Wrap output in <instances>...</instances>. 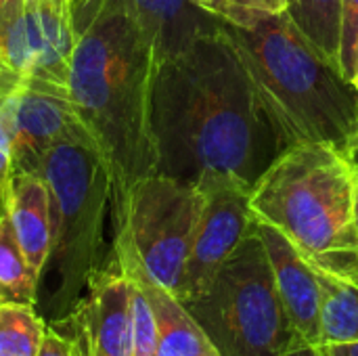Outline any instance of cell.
I'll return each instance as SVG.
<instances>
[{
    "mask_svg": "<svg viewBox=\"0 0 358 356\" xmlns=\"http://www.w3.org/2000/svg\"><path fill=\"white\" fill-rule=\"evenodd\" d=\"M151 128L157 172L193 185L224 172L254 189L292 147L222 29L157 65Z\"/></svg>",
    "mask_w": 358,
    "mask_h": 356,
    "instance_id": "6da1fadb",
    "label": "cell"
},
{
    "mask_svg": "<svg viewBox=\"0 0 358 356\" xmlns=\"http://www.w3.org/2000/svg\"><path fill=\"white\" fill-rule=\"evenodd\" d=\"M71 10L78 40L67 90L109 168L113 206L134 183L157 172L151 128L157 59L126 0H71Z\"/></svg>",
    "mask_w": 358,
    "mask_h": 356,
    "instance_id": "7a4b0ae2",
    "label": "cell"
},
{
    "mask_svg": "<svg viewBox=\"0 0 358 356\" xmlns=\"http://www.w3.org/2000/svg\"><path fill=\"white\" fill-rule=\"evenodd\" d=\"M222 36L292 145L319 143L350 151L358 138V88L287 13L248 25L222 21Z\"/></svg>",
    "mask_w": 358,
    "mask_h": 356,
    "instance_id": "3957f363",
    "label": "cell"
},
{
    "mask_svg": "<svg viewBox=\"0 0 358 356\" xmlns=\"http://www.w3.org/2000/svg\"><path fill=\"white\" fill-rule=\"evenodd\" d=\"M38 172L52 201V245L42 275L50 279L46 313L59 321L78 306L107 258L103 229L113 180L96 147L84 141L46 151Z\"/></svg>",
    "mask_w": 358,
    "mask_h": 356,
    "instance_id": "277c9868",
    "label": "cell"
},
{
    "mask_svg": "<svg viewBox=\"0 0 358 356\" xmlns=\"http://www.w3.org/2000/svg\"><path fill=\"white\" fill-rule=\"evenodd\" d=\"M252 210L308 260L358 248L352 164L336 147L319 143L287 147L254 185Z\"/></svg>",
    "mask_w": 358,
    "mask_h": 356,
    "instance_id": "5b68a950",
    "label": "cell"
},
{
    "mask_svg": "<svg viewBox=\"0 0 358 356\" xmlns=\"http://www.w3.org/2000/svg\"><path fill=\"white\" fill-rule=\"evenodd\" d=\"M182 304L220 356H285L308 344L279 296L256 225L208 290Z\"/></svg>",
    "mask_w": 358,
    "mask_h": 356,
    "instance_id": "8992f818",
    "label": "cell"
},
{
    "mask_svg": "<svg viewBox=\"0 0 358 356\" xmlns=\"http://www.w3.org/2000/svg\"><path fill=\"white\" fill-rule=\"evenodd\" d=\"M201 208L203 191L197 185L155 172L111 206L113 235L124 237L145 271L176 296Z\"/></svg>",
    "mask_w": 358,
    "mask_h": 356,
    "instance_id": "52a82bcc",
    "label": "cell"
},
{
    "mask_svg": "<svg viewBox=\"0 0 358 356\" xmlns=\"http://www.w3.org/2000/svg\"><path fill=\"white\" fill-rule=\"evenodd\" d=\"M197 187L203 191V208L195 229L193 248L182 273L176 298L193 300L208 290L224 260L254 231L252 187L224 172L206 174Z\"/></svg>",
    "mask_w": 358,
    "mask_h": 356,
    "instance_id": "ba28073f",
    "label": "cell"
},
{
    "mask_svg": "<svg viewBox=\"0 0 358 356\" xmlns=\"http://www.w3.org/2000/svg\"><path fill=\"white\" fill-rule=\"evenodd\" d=\"M0 118L13 143V172H38L46 151L61 143H90L69 90L42 80H21L2 101Z\"/></svg>",
    "mask_w": 358,
    "mask_h": 356,
    "instance_id": "9c48e42d",
    "label": "cell"
},
{
    "mask_svg": "<svg viewBox=\"0 0 358 356\" xmlns=\"http://www.w3.org/2000/svg\"><path fill=\"white\" fill-rule=\"evenodd\" d=\"M76 40L71 0H29L0 42V67L67 88Z\"/></svg>",
    "mask_w": 358,
    "mask_h": 356,
    "instance_id": "30bf717a",
    "label": "cell"
},
{
    "mask_svg": "<svg viewBox=\"0 0 358 356\" xmlns=\"http://www.w3.org/2000/svg\"><path fill=\"white\" fill-rule=\"evenodd\" d=\"M92 356H132L130 281L111 252L73 308Z\"/></svg>",
    "mask_w": 358,
    "mask_h": 356,
    "instance_id": "8fae6325",
    "label": "cell"
},
{
    "mask_svg": "<svg viewBox=\"0 0 358 356\" xmlns=\"http://www.w3.org/2000/svg\"><path fill=\"white\" fill-rule=\"evenodd\" d=\"M109 252L126 277L143 290L151 304L157 325V356H206L214 353L210 340L189 315L185 304L145 271L138 256L124 237L113 235Z\"/></svg>",
    "mask_w": 358,
    "mask_h": 356,
    "instance_id": "7c38bea8",
    "label": "cell"
},
{
    "mask_svg": "<svg viewBox=\"0 0 358 356\" xmlns=\"http://www.w3.org/2000/svg\"><path fill=\"white\" fill-rule=\"evenodd\" d=\"M256 231L264 243L279 296L294 325L308 344H319L321 287L315 264L275 227L256 218Z\"/></svg>",
    "mask_w": 358,
    "mask_h": 356,
    "instance_id": "4fadbf2b",
    "label": "cell"
},
{
    "mask_svg": "<svg viewBox=\"0 0 358 356\" xmlns=\"http://www.w3.org/2000/svg\"><path fill=\"white\" fill-rule=\"evenodd\" d=\"M0 206L15 229L29 269L42 283L52 245V201L44 176L15 170L2 191Z\"/></svg>",
    "mask_w": 358,
    "mask_h": 356,
    "instance_id": "5bb4252c",
    "label": "cell"
},
{
    "mask_svg": "<svg viewBox=\"0 0 358 356\" xmlns=\"http://www.w3.org/2000/svg\"><path fill=\"white\" fill-rule=\"evenodd\" d=\"M126 6L149 40L157 65L178 57L193 42L220 34L222 21L191 0H126Z\"/></svg>",
    "mask_w": 358,
    "mask_h": 356,
    "instance_id": "9a60e30c",
    "label": "cell"
},
{
    "mask_svg": "<svg viewBox=\"0 0 358 356\" xmlns=\"http://www.w3.org/2000/svg\"><path fill=\"white\" fill-rule=\"evenodd\" d=\"M315 271L321 287L317 346L358 342V285L348 277L325 271L317 264Z\"/></svg>",
    "mask_w": 358,
    "mask_h": 356,
    "instance_id": "2e32d148",
    "label": "cell"
},
{
    "mask_svg": "<svg viewBox=\"0 0 358 356\" xmlns=\"http://www.w3.org/2000/svg\"><path fill=\"white\" fill-rule=\"evenodd\" d=\"M285 13L315 46L340 67L342 0H287Z\"/></svg>",
    "mask_w": 358,
    "mask_h": 356,
    "instance_id": "e0dca14e",
    "label": "cell"
},
{
    "mask_svg": "<svg viewBox=\"0 0 358 356\" xmlns=\"http://www.w3.org/2000/svg\"><path fill=\"white\" fill-rule=\"evenodd\" d=\"M38 292L40 283L25 260L6 212L0 206V294L4 300L36 306Z\"/></svg>",
    "mask_w": 358,
    "mask_h": 356,
    "instance_id": "ac0fdd59",
    "label": "cell"
},
{
    "mask_svg": "<svg viewBox=\"0 0 358 356\" xmlns=\"http://www.w3.org/2000/svg\"><path fill=\"white\" fill-rule=\"evenodd\" d=\"M46 325L34 304L0 300V356H36Z\"/></svg>",
    "mask_w": 358,
    "mask_h": 356,
    "instance_id": "d6986e66",
    "label": "cell"
},
{
    "mask_svg": "<svg viewBox=\"0 0 358 356\" xmlns=\"http://www.w3.org/2000/svg\"><path fill=\"white\" fill-rule=\"evenodd\" d=\"M197 8L210 13L212 17L235 23L248 25L258 17L285 13L287 0H191Z\"/></svg>",
    "mask_w": 358,
    "mask_h": 356,
    "instance_id": "ffe728a7",
    "label": "cell"
},
{
    "mask_svg": "<svg viewBox=\"0 0 358 356\" xmlns=\"http://www.w3.org/2000/svg\"><path fill=\"white\" fill-rule=\"evenodd\" d=\"M130 311H132V356H157L155 317L147 296L134 281H130Z\"/></svg>",
    "mask_w": 358,
    "mask_h": 356,
    "instance_id": "44dd1931",
    "label": "cell"
},
{
    "mask_svg": "<svg viewBox=\"0 0 358 356\" xmlns=\"http://www.w3.org/2000/svg\"><path fill=\"white\" fill-rule=\"evenodd\" d=\"M358 61V0H342L340 67L348 80L355 78Z\"/></svg>",
    "mask_w": 358,
    "mask_h": 356,
    "instance_id": "7402d4cb",
    "label": "cell"
},
{
    "mask_svg": "<svg viewBox=\"0 0 358 356\" xmlns=\"http://www.w3.org/2000/svg\"><path fill=\"white\" fill-rule=\"evenodd\" d=\"M71 350H73L71 338L61 327L48 321L44 338H42V346L36 356H71Z\"/></svg>",
    "mask_w": 358,
    "mask_h": 356,
    "instance_id": "603a6c76",
    "label": "cell"
},
{
    "mask_svg": "<svg viewBox=\"0 0 358 356\" xmlns=\"http://www.w3.org/2000/svg\"><path fill=\"white\" fill-rule=\"evenodd\" d=\"M55 323L57 327H61L73 342V350H71V356H92L90 355V346H88V338H86V332L78 319V315L71 311L67 317L59 319V321H50Z\"/></svg>",
    "mask_w": 358,
    "mask_h": 356,
    "instance_id": "cb8c5ba5",
    "label": "cell"
},
{
    "mask_svg": "<svg viewBox=\"0 0 358 356\" xmlns=\"http://www.w3.org/2000/svg\"><path fill=\"white\" fill-rule=\"evenodd\" d=\"M10 174H13V143H10L8 128L4 126V122L0 118V197H2V191L6 187Z\"/></svg>",
    "mask_w": 358,
    "mask_h": 356,
    "instance_id": "d4e9b609",
    "label": "cell"
},
{
    "mask_svg": "<svg viewBox=\"0 0 358 356\" xmlns=\"http://www.w3.org/2000/svg\"><path fill=\"white\" fill-rule=\"evenodd\" d=\"M27 0H0V42L15 21L23 15Z\"/></svg>",
    "mask_w": 358,
    "mask_h": 356,
    "instance_id": "484cf974",
    "label": "cell"
},
{
    "mask_svg": "<svg viewBox=\"0 0 358 356\" xmlns=\"http://www.w3.org/2000/svg\"><path fill=\"white\" fill-rule=\"evenodd\" d=\"M352 164V222L358 237V151L346 153Z\"/></svg>",
    "mask_w": 358,
    "mask_h": 356,
    "instance_id": "4316f807",
    "label": "cell"
},
{
    "mask_svg": "<svg viewBox=\"0 0 358 356\" xmlns=\"http://www.w3.org/2000/svg\"><path fill=\"white\" fill-rule=\"evenodd\" d=\"M325 356H358V342L350 344H327L321 346Z\"/></svg>",
    "mask_w": 358,
    "mask_h": 356,
    "instance_id": "83f0119b",
    "label": "cell"
},
{
    "mask_svg": "<svg viewBox=\"0 0 358 356\" xmlns=\"http://www.w3.org/2000/svg\"><path fill=\"white\" fill-rule=\"evenodd\" d=\"M21 82V78L19 76H15V73H10L8 69H4V67H0V101L17 86Z\"/></svg>",
    "mask_w": 358,
    "mask_h": 356,
    "instance_id": "f1b7e54d",
    "label": "cell"
},
{
    "mask_svg": "<svg viewBox=\"0 0 358 356\" xmlns=\"http://www.w3.org/2000/svg\"><path fill=\"white\" fill-rule=\"evenodd\" d=\"M285 356H325V355H323L321 346H315V344H304V346H300V348L292 350L289 355H285Z\"/></svg>",
    "mask_w": 358,
    "mask_h": 356,
    "instance_id": "f546056e",
    "label": "cell"
},
{
    "mask_svg": "<svg viewBox=\"0 0 358 356\" xmlns=\"http://www.w3.org/2000/svg\"><path fill=\"white\" fill-rule=\"evenodd\" d=\"M342 277H348L350 281H355L358 285V273H348V275H342Z\"/></svg>",
    "mask_w": 358,
    "mask_h": 356,
    "instance_id": "4dcf8cb0",
    "label": "cell"
},
{
    "mask_svg": "<svg viewBox=\"0 0 358 356\" xmlns=\"http://www.w3.org/2000/svg\"><path fill=\"white\" fill-rule=\"evenodd\" d=\"M352 84L358 88V61H357V71H355V78H352Z\"/></svg>",
    "mask_w": 358,
    "mask_h": 356,
    "instance_id": "1f68e13d",
    "label": "cell"
},
{
    "mask_svg": "<svg viewBox=\"0 0 358 356\" xmlns=\"http://www.w3.org/2000/svg\"><path fill=\"white\" fill-rule=\"evenodd\" d=\"M350 151H358V138H357V143H355V145L350 147ZM350 151H348V153H350Z\"/></svg>",
    "mask_w": 358,
    "mask_h": 356,
    "instance_id": "d6a6232c",
    "label": "cell"
},
{
    "mask_svg": "<svg viewBox=\"0 0 358 356\" xmlns=\"http://www.w3.org/2000/svg\"><path fill=\"white\" fill-rule=\"evenodd\" d=\"M206 356H220V355H218V353L214 350V353H210V355H206Z\"/></svg>",
    "mask_w": 358,
    "mask_h": 356,
    "instance_id": "836d02e7",
    "label": "cell"
},
{
    "mask_svg": "<svg viewBox=\"0 0 358 356\" xmlns=\"http://www.w3.org/2000/svg\"><path fill=\"white\" fill-rule=\"evenodd\" d=\"M0 300H4V296H2V294H0Z\"/></svg>",
    "mask_w": 358,
    "mask_h": 356,
    "instance_id": "e575fe53",
    "label": "cell"
},
{
    "mask_svg": "<svg viewBox=\"0 0 358 356\" xmlns=\"http://www.w3.org/2000/svg\"><path fill=\"white\" fill-rule=\"evenodd\" d=\"M27 2H29V0H27Z\"/></svg>",
    "mask_w": 358,
    "mask_h": 356,
    "instance_id": "d590c367",
    "label": "cell"
}]
</instances>
